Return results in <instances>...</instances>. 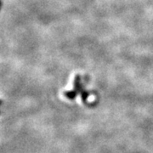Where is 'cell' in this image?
<instances>
[]
</instances>
